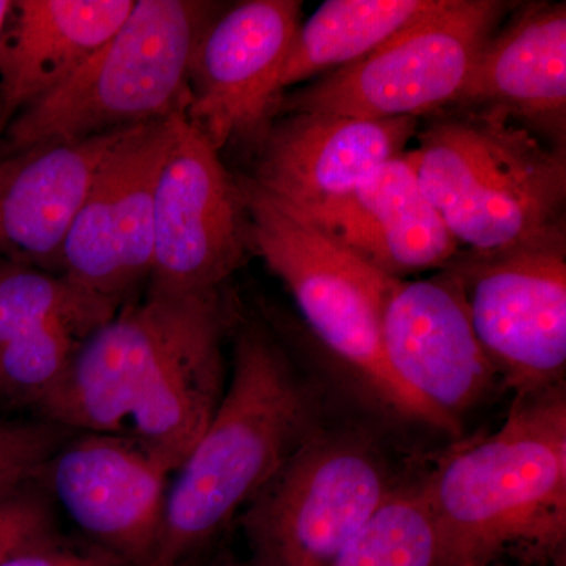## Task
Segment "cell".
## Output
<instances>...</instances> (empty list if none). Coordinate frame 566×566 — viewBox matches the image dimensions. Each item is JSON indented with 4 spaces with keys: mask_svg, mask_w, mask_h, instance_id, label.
<instances>
[{
    "mask_svg": "<svg viewBox=\"0 0 566 566\" xmlns=\"http://www.w3.org/2000/svg\"><path fill=\"white\" fill-rule=\"evenodd\" d=\"M122 307L65 275L29 264L0 263V345L51 322L69 323L85 338Z\"/></svg>",
    "mask_w": 566,
    "mask_h": 566,
    "instance_id": "7402d4cb",
    "label": "cell"
},
{
    "mask_svg": "<svg viewBox=\"0 0 566 566\" xmlns=\"http://www.w3.org/2000/svg\"><path fill=\"white\" fill-rule=\"evenodd\" d=\"M419 118L277 115L252 145V172L264 192L294 211L314 210L353 192L385 164L403 155Z\"/></svg>",
    "mask_w": 566,
    "mask_h": 566,
    "instance_id": "9a60e30c",
    "label": "cell"
},
{
    "mask_svg": "<svg viewBox=\"0 0 566 566\" xmlns=\"http://www.w3.org/2000/svg\"><path fill=\"white\" fill-rule=\"evenodd\" d=\"M233 323V307L222 286L205 293L153 370L129 419V438L172 475L203 434L226 392L222 348Z\"/></svg>",
    "mask_w": 566,
    "mask_h": 566,
    "instance_id": "d6986e66",
    "label": "cell"
},
{
    "mask_svg": "<svg viewBox=\"0 0 566 566\" xmlns=\"http://www.w3.org/2000/svg\"><path fill=\"white\" fill-rule=\"evenodd\" d=\"M331 566H453L420 483L400 488Z\"/></svg>",
    "mask_w": 566,
    "mask_h": 566,
    "instance_id": "603a6c76",
    "label": "cell"
},
{
    "mask_svg": "<svg viewBox=\"0 0 566 566\" xmlns=\"http://www.w3.org/2000/svg\"><path fill=\"white\" fill-rule=\"evenodd\" d=\"M210 292V290H208ZM205 292H148L82 338L62 381L35 408L76 433L125 434L142 390Z\"/></svg>",
    "mask_w": 566,
    "mask_h": 566,
    "instance_id": "5bb4252c",
    "label": "cell"
},
{
    "mask_svg": "<svg viewBox=\"0 0 566 566\" xmlns=\"http://www.w3.org/2000/svg\"><path fill=\"white\" fill-rule=\"evenodd\" d=\"M441 0H327L301 22L282 70L281 87H294L367 57Z\"/></svg>",
    "mask_w": 566,
    "mask_h": 566,
    "instance_id": "44dd1931",
    "label": "cell"
},
{
    "mask_svg": "<svg viewBox=\"0 0 566 566\" xmlns=\"http://www.w3.org/2000/svg\"><path fill=\"white\" fill-rule=\"evenodd\" d=\"M517 6L441 0L438 9L406 25L367 57L283 93L277 115L430 117L452 106L488 41Z\"/></svg>",
    "mask_w": 566,
    "mask_h": 566,
    "instance_id": "52a82bcc",
    "label": "cell"
},
{
    "mask_svg": "<svg viewBox=\"0 0 566 566\" xmlns=\"http://www.w3.org/2000/svg\"><path fill=\"white\" fill-rule=\"evenodd\" d=\"M381 447L319 428L240 513L252 566H331L400 488Z\"/></svg>",
    "mask_w": 566,
    "mask_h": 566,
    "instance_id": "8992f818",
    "label": "cell"
},
{
    "mask_svg": "<svg viewBox=\"0 0 566 566\" xmlns=\"http://www.w3.org/2000/svg\"><path fill=\"white\" fill-rule=\"evenodd\" d=\"M2 566H132L92 542L73 543L57 536L10 558Z\"/></svg>",
    "mask_w": 566,
    "mask_h": 566,
    "instance_id": "4316f807",
    "label": "cell"
},
{
    "mask_svg": "<svg viewBox=\"0 0 566 566\" xmlns=\"http://www.w3.org/2000/svg\"><path fill=\"white\" fill-rule=\"evenodd\" d=\"M499 385L513 394L565 385L566 245L501 255L458 252L447 264Z\"/></svg>",
    "mask_w": 566,
    "mask_h": 566,
    "instance_id": "ba28073f",
    "label": "cell"
},
{
    "mask_svg": "<svg viewBox=\"0 0 566 566\" xmlns=\"http://www.w3.org/2000/svg\"><path fill=\"white\" fill-rule=\"evenodd\" d=\"M409 150L461 252L566 245V153L491 111L430 115Z\"/></svg>",
    "mask_w": 566,
    "mask_h": 566,
    "instance_id": "3957f363",
    "label": "cell"
},
{
    "mask_svg": "<svg viewBox=\"0 0 566 566\" xmlns=\"http://www.w3.org/2000/svg\"><path fill=\"white\" fill-rule=\"evenodd\" d=\"M76 431L48 420H0V499L39 483L43 469Z\"/></svg>",
    "mask_w": 566,
    "mask_h": 566,
    "instance_id": "d4e9b609",
    "label": "cell"
},
{
    "mask_svg": "<svg viewBox=\"0 0 566 566\" xmlns=\"http://www.w3.org/2000/svg\"><path fill=\"white\" fill-rule=\"evenodd\" d=\"M301 22L300 0H244L205 29L189 65L185 117L216 151L252 147L274 120Z\"/></svg>",
    "mask_w": 566,
    "mask_h": 566,
    "instance_id": "30bf717a",
    "label": "cell"
},
{
    "mask_svg": "<svg viewBox=\"0 0 566 566\" xmlns=\"http://www.w3.org/2000/svg\"><path fill=\"white\" fill-rule=\"evenodd\" d=\"M208 566H252L249 562H240L232 556H222L212 560Z\"/></svg>",
    "mask_w": 566,
    "mask_h": 566,
    "instance_id": "f1b7e54d",
    "label": "cell"
},
{
    "mask_svg": "<svg viewBox=\"0 0 566 566\" xmlns=\"http://www.w3.org/2000/svg\"><path fill=\"white\" fill-rule=\"evenodd\" d=\"M223 10L208 0H136L102 50L7 125L0 158L166 120L188 104L193 50Z\"/></svg>",
    "mask_w": 566,
    "mask_h": 566,
    "instance_id": "5b68a950",
    "label": "cell"
},
{
    "mask_svg": "<svg viewBox=\"0 0 566 566\" xmlns=\"http://www.w3.org/2000/svg\"><path fill=\"white\" fill-rule=\"evenodd\" d=\"M300 214L397 281L444 270L460 252L444 219L423 192L408 151L379 167L353 192Z\"/></svg>",
    "mask_w": 566,
    "mask_h": 566,
    "instance_id": "e0dca14e",
    "label": "cell"
},
{
    "mask_svg": "<svg viewBox=\"0 0 566 566\" xmlns=\"http://www.w3.org/2000/svg\"><path fill=\"white\" fill-rule=\"evenodd\" d=\"M136 0H18L0 66V129L50 95L120 29Z\"/></svg>",
    "mask_w": 566,
    "mask_h": 566,
    "instance_id": "ffe728a7",
    "label": "cell"
},
{
    "mask_svg": "<svg viewBox=\"0 0 566 566\" xmlns=\"http://www.w3.org/2000/svg\"><path fill=\"white\" fill-rule=\"evenodd\" d=\"M0 133H2V129H0Z\"/></svg>",
    "mask_w": 566,
    "mask_h": 566,
    "instance_id": "4dcf8cb0",
    "label": "cell"
},
{
    "mask_svg": "<svg viewBox=\"0 0 566 566\" xmlns=\"http://www.w3.org/2000/svg\"><path fill=\"white\" fill-rule=\"evenodd\" d=\"M322 427L315 392L281 342L262 322L241 323L221 403L170 479L150 566H186Z\"/></svg>",
    "mask_w": 566,
    "mask_h": 566,
    "instance_id": "6da1fadb",
    "label": "cell"
},
{
    "mask_svg": "<svg viewBox=\"0 0 566 566\" xmlns=\"http://www.w3.org/2000/svg\"><path fill=\"white\" fill-rule=\"evenodd\" d=\"M175 136L156 181L148 292L221 289L251 249L248 214L219 151L174 115Z\"/></svg>",
    "mask_w": 566,
    "mask_h": 566,
    "instance_id": "9c48e42d",
    "label": "cell"
},
{
    "mask_svg": "<svg viewBox=\"0 0 566 566\" xmlns=\"http://www.w3.org/2000/svg\"><path fill=\"white\" fill-rule=\"evenodd\" d=\"M170 476L128 434L76 433L39 483L93 545L132 566H150Z\"/></svg>",
    "mask_w": 566,
    "mask_h": 566,
    "instance_id": "7c38bea8",
    "label": "cell"
},
{
    "mask_svg": "<svg viewBox=\"0 0 566 566\" xmlns=\"http://www.w3.org/2000/svg\"><path fill=\"white\" fill-rule=\"evenodd\" d=\"M174 115L140 126L114 153L63 243L61 274L122 305L150 275L156 181L174 142Z\"/></svg>",
    "mask_w": 566,
    "mask_h": 566,
    "instance_id": "8fae6325",
    "label": "cell"
},
{
    "mask_svg": "<svg viewBox=\"0 0 566 566\" xmlns=\"http://www.w3.org/2000/svg\"><path fill=\"white\" fill-rule=\"evenodd\" d=\"M450 107L497 112L566 150V3H520Z\"/></svg>",
    "mask_w": 566,
    "mask_h": 566,
    "instance_id": "ac0fdd59",
    "label": "cell"
},
{
    "mask_svg": "<svg viewBox=\"0 0 566 566\" xmlns=\"http://www.w3.org/2000/svg\"><path fill=\"white\" fill-rule=\"evenodd\" d=\"M480 566H504V565H495V562H491V564L480 565Z\"/></svg>",
    "mask_w": 566,
    "mask_h": 566,
    "instance_id": "f546056e",
    "label": "cell"
},
{
    "mask_svg": "<svg viewBox=\"0 0 566 566\" xmlns=\"http://www.w3.org/2000/svg\"><path fill=\"white\" fill-rule=\"evenodd\" d=\"M139 128L44 142L0 159V255L61 274L71 223L103 167Z\"/></svg>",
    "mask_w": 566,
    "mask_h": 566,
    "instance_id": "2e32d148",
    "label": "cell"
},
{
    "mask_svg": "<svg viewBox=\"0 0 566 566\" xmlns=\"http://www.w3.org/2000/svg\"><path fill=\"white\" fill-rule=\"evenodd\" d=\"M453 566L566 539L565 385L517 394L504 422L461 444L420 482Z\"/></svg>",
    "mask_w": 566,
    "mask_h": 566,
    "instance_id": "7a4b0ae2",
    "label": "cell"
},
{
    "mask_svg": "<svg viewBox=\"0 0 566 566\" xmlns=\"http://www.w3.org/2000/svg\"><path fill=\"white\" fill-rule=\"evenodd\" d=\"M82 338L69 323L51 322L0 345V403L35 411L62 381Z\"/></svg>",
    "mask_w": 566,
    "mask_h": 566,
    "instance_id": "cb8c5ba5",
    "label": "cell"
},
{
    "mask_svg": "<svg viewBox=\"0 0 566 566\" xmlns=\"http://www.w3.org/2000/svg\"><path fill=\"white\" fill-rule=\"evenodd\" d=\"M251 248L292 293L305 323L349 379L397 419L460 434L390 371L381 346V318L397 279L346 251L281 200L234 177Z\"/></svg>",
    "mask_w": 566,
    "mask_h": 566,
    "instance_id": "277c9868",
    "label": "cell"
},
{
    "mask_svg": "<svg viewBox=\"0 0 566 566\" xmlns=\"http://www.w3.org/2000/svg\"><path fill=\"white\" fill-rule=\"evenodd\" d=\"M13 11L14 2L0 0V66H2L3 48H6L7 33H9Z\"/></svg>",
    "mask_w": 566,
    "mask_h": 566,
    "instance_id": "83f0119b",
    "label": "cell"
},
{
    "mask_svg": "<svg viewBox=\"0 0 566 566\" xmlns=\"http://www.w3.org/2000/svg\"><path fill=\"white\" fill-rule=\"evenodd\" d=\"M55 509L40 483L0 499V566L31 547L61 536Z\"/></svg>",
    "mask_w": 566,
    "mask_h": 566,
    "instance_id": "484cf974",
    "label": "cell"
},
{
    "mask_svg": "<svg viewBox=\"0 0 566 566\" xmlns=\"http://www.w3.org/2000/svg\"><path fill=\"white\" fill-rule=\"evenodd\" d=\"M390 371L417 398L461 430V417L499 385L476 340L463 289L452 271L398 281L381 318Z\"/></svg>",
    "mask_w": 566,
    "mask_h": 566,
    "instance_id": "4fadbf2b",
    "label": "cell"
}]
</instances>
